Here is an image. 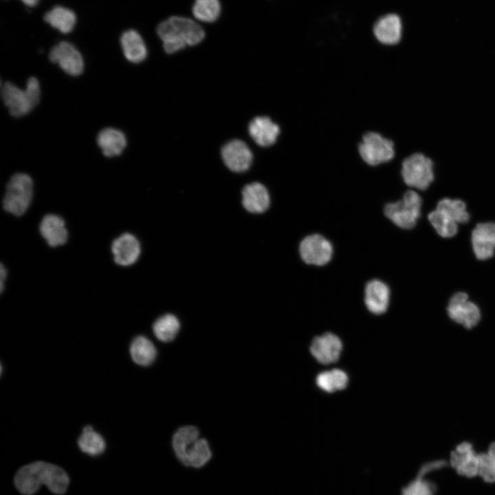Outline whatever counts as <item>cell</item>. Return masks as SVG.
<instances>
[{
	"instance_id": "37",
	"label": "cell",
	"mask_w": 495,
	"mask_h": 495,
	"mask_svg": "<svg viewBox=\"0 0 495 495\" xmlns=\"http://www.w3.org/2000/svg\"><path fill=\"white\" fill-rule=\"evenodd\" d=\"M40 0H21V1L26 6L30 7L35 6L38 4Z\"/></svg>"
},
{
	"instance_id": "34",
	"label": "cell",
	"mask_w": 495,
	"mask_h": 495,
	"mask_svg": "<svg viewBox=\"0 0 495 495\" xmlns=\"http://www.w3.org/2000/svg\"><path fill=\"white\" fill-rule=\"evenodd\" d=\"M446 464V461L443 460L427 463L421 468L417 476L424 477L429 472L445 467Z\"/></svg>"
},
{
	"instance_id": "21",
	"label": "cell",
	"mask_w": 495,
	"mask_h": 495,
	"mask_svg": "<svg viewBox=\"0 0 495 495\" xmlns=\"http://www.w3.org/2000/svg\"><path fill=\"white\" fill-rule=\"evenodd\" d=\"M39 231L47 244L57 247L65 244L68 233L63 218L54 214L45 215L39 225Z\"/></svg>"
},
{
	"instance_id": "8",
	"label": "cell",
	"mask_w": 495,
	"mask_h": 495,
	"mask_svg": "<svg viewBox=\"0 0 495 495\" xmlns=\"http://www.w3.org/2000/svg\"><path fill=\"white\" fill-rule=\"evenodd\" d=\"M33 181L26 173L12 175L7 184L3 199L4 210L15 216H21L29 208L33 197Z\"/></svg>"
},
{
	"instance_id": "30",
	"label": "cell",
	"mask_w": 495,
	"mask_h": 495,
	"mask_svg": "<svg viewBox=\"0 0 495 495\" xmlns=\"http://www.w3.org/2000/svg\"><path fill=\"white\" fill-rule=\"evenodd\" d=\"M221 10L219 0H195L192 8L194 17L205 23L214 22L219 17Z\"/></svg>"
},
{
	"instance_id": "6",
	"label": "cell",
	"mask_w": 495,
	"mask_h": 495,
	"mask_svg": "<svg viewBox=\"0 0 495 495\" xmlns=\"http://www.w3.org/2000/svg\"><path fill=\"white\" fill-rule=\"evenodd\" d=\"M360 159L370 167L390 163L396 157L394 141L375 131L366 132L358 144Z\"/></svg>"
},
{
	"instance_id": "9",
	"label": "cell",
	"mask_w": 495,
	"mask_h": 495,
	"mask_svg": "<svg viewBox=\"0 0 495 495\" xmlns=\"http://www.w3.org/2000/svg\"><path fill=\"white\" fill-rule=\"evenodd\" d=\"M371 32L375 41L380 45L388 47H395L404 39V22L397 12H386L375 19Z\"/></svg>"
},
{
	"instance_id": "25",
	"label": "cell",
	"mask_w": 495,
	"mask_h": 495,
	"mask_svg": "<svg viewBox=\"0 0 495 495\" xmlns=\"http://www.w3.org/2000/svg\"><path fill=\"white\" fill-rule=\"evenodd\" d=\"M44 20L60 32L67 34L74 28L76 16L67 8L56 6L45 14Z\"/></svg>"
},
{
	"instance_id": "31",
	"label": "cell",
	"mask_w": 495,
	"mask_h": 495,
	"mask_svg": "<svg viewBox=\"0 0 495 495\" xmlns=\"http://www.w3.org/2000/svg\"><path fill=\"white\" fill-rule=\"evenodd\" d=\"M436 208L450 214L458 224L466 223L470 219L465 204L461 199H441Z\"/></svg>"
},
{
	"instance_id": "2",
	"label": "cell",
	"mask_w": 495,
	"mask_h": 495,
	"mask_svg": "<svg viewBox=\"0 0 495 495\" xmlns=\"http://www.w3.org/2000/svg\"><path fill=\"white\" fill-rule=\"evenodd\" d=\"M170 445L177 460L186 468L201 469L213 457L209 441L200 437L199 429L194 426L178 428L172 436Z\"/></svg>"
},
{
	"instance_id": "15",
	"label": "cell",
	"mask_w": 495,
	"mask_h": 495,
	"mask_svg": "<svg viewBox=\"0 0 495 495\" xmlns=\"http://www.w3.org/2000/svg\"><path fill=\"white\" fill-rule=\"evenodd\" d=\"M390 289L383 280L373 278L368 280L364 289V302L366 309L372 314L381 315L388 309Z\"/></svg>"
},
{
	"instance_id": "18",
	"label": "cell",
	"mask_w": 495,
	"mask_h": 495,
	"mask_svg": "<svg viewBox=\"0 0 495 495\" xmlns=\"http://www.w3.org/2000/svg\"><path fill=\"white\" fill-rule=\"evenodd\" d=\"M450 462L451 466L461 476L472 478L478 475V456L469 442L459 444L451 452Z\"/></svg>"
},
{
	"instance_id": "33",
	"label": "cell",
	"mask_w": 495,
	"mask_h": 495,
	"mask_svg": "<svg viewBox=\"0 0 495 495\" xmlns=\"http://www.w3.org/2000/svg\"><path fill=\"white\" fill-rule=\"evenodd\" d=\"M478 456L479 475L485 482H495V463L487 453H481Z\"/></svg>"
},
{
	"instance_id": "13",
	"label": "cell",
	"mask_w": 495,
	"mask_h": 495,
	"mask_svg": "<svg viewBox=\"0 0 495 495\" xmlns=\"http://www.w3.org/2000/svg\"><path fill=\"white\" fill-rule=\"evenodd\" d=\"M221 157L226 166L232 171L242 173L251 166L253 155L248 146L242 140H232L221 148Z\"/></svg>"
},
{
	"instance_id": "1",
	"label": "cell",
	"mask_w": 495,
	"mask_h": 495,
	"mask_svg": "<svg viewBox=\"0 0 495 495\" xmlns=\"http://www.w3.org/2000/svg\"><path fill=\"white\" fill-rule=\"evenodd\" d=\"M14 485L23 495L35 494L45 485L54 494L65 493L69 484L66 472L58 465L45 461H35L21 467L14 478Z\"/></svg>"
},
{
	"instance_id": "26",
	"label": "cell",
	"mask_w": 495,
	"mask_h": 495,
	"mask_svg": "<svg viewBox=\"0 0 495 495\" xmlns=\"http://www.w3.org/2000/svg\"><path fill=\"white\" fill-rule=\"evenodd\" d=\"M180 329L179 319L172 314H166L159 317L153 324L155 337L163 342L173 340Z\"/></svg>"
},
{
	"instance_id": "16",
	"label": "cell",
	"mask_w": 495,
	"mask_h": 495,
	"mask_svg": "<svg viewBox=\"0 0 495 495\" xmlns=\"http://www.w3.org/2000/svg\"><path fill=\"white\" fill-rule=\"evenodd\" d=\"M241 204L244 210L254 214H263L271 204L268 189L264 184L254 182L245 185L241 191Z\"/></svg>"
},
{
	"instance_id": "28",
	"label": "cell",
	"mask_w": 495,
	"mask_h": 495,
	"mask_svg": "<svg viewBox=\"0 0 495 495\" xmlns=\"http://www.w3.org/2000/svg\"><path fill=\"white\" fill-rule=\"evenodd\" d=\"M428 217L439 236L449 238L456 234L458 223L450 214L436 208L429 213Z\"/></svg>"
},
{
	"instance_id": "19",
	"label": "cell",
	"mask_w": 495,
	"mask_h": 495,
	"mask_svg": "<svg viewBox=\"0 0 495 495\" xmlns=\"http://www.w3.org/2000/svg\"><path fill=\"white\" fill-rule=\"evenodd\" d=\"M473 251L479 260L491 258L495 250V223H478L471 236Z\"/></svg>"
},
{
	"instance_id": "23",
	"label": "cell",
	"mask_w": 495,
	"mask_h": 495,
	"mask_svg": "<svg viewBox=\"0 0 495 495\" xmlns=\"http://www.w3.org/2000/svg\"><path fill=\"white\" fill-rule=\"evenodd\" d=\"M121 47L125 58L133 63L142 62L147 56V48L140 34L134 30L123 32Z\"/></svg>"
},
{
	"instance_id": "7",
	"label": "cell",
	"mask_w": 495,
	"mask_h": 495,
	"mask_svg": "<svg viewBox=\"0 0 495 495\" xmlns=\"http://www.w3.org/2000/svg\"><path fill=\"white\" fill-rule=\"evenodd\" d=\"M422 198L417 190H406L402 198L387 203L384 208L385 217L397 227L410 230L413 228L421 214Z\"/></svg>"
},
{
	"instance_id": "14",
	"label": "cell",
	"mask_w": 495,
	"mask_h": 495,
	"mask_svg": "<svg viewBox=\"0 0 495 495\" xmlns=\"http://www.w3.org/2000/svg\"><path fill=\"white\" fill-rule=\"evenodd\" d=\"M342 349L341 340L329 332L315 337L310 344L311 355L322 364H329L338 361Z\"/></svg>"
},
{
	"instance_id": "35",
	"label": "cell",
	"mask_w": 495,
	"mask_h": 495,
	"mask_svg": "<svg viewBox=\"0 0 495 495\" xmlns=\"http://www.w3.org/2000/svg\"><path fill=\"white\" fill-rule=\"evenodd\" d=\"M7 270L3 264L1 265L0 279H1V292L3 290L4 282L6 280Z\"/></svg>"
},
{
	"instance_id": "12",
	"label": "cell",
	"mask_w": 495,
	"mask_h": 495,
	"mask_svg": "<svg viewBox=\"0 0 495 495\" xmlns=\"http://www.w3.org/2000/svg\"><path fill=\"white\" fill-rule=\"evenodd\" d=\"M49 58L69 76H77L83 72L84 61L81 54L67 41L55 45L50 52Z\"/></svg>"
},
{
	"instance_id": "5",
	"label": "cell",
	"mask_w": 495,
	"mask_h": 495,
	"mask_svg": "<svg viewBox=\"0 0 495 495\" xmlns=\"http://www.w3.org/2000/svg\"><path fill=\"white\" fill-rule=\"evenodd\" d=\"M41 87L38 79L34 76L28 78L24 89L11 82L1 85V97L10 113L14 117L28 114L38 103Z\"/></svg>"
},
{
	"instance_id": "11",
	"label": "cell",
	"mask_w": 495,
	"mask_h": 495,
	"mask_svg": "<svg viewBox=\"0 0 495 495\" xmlns=\"http://www.w3.org/2000/svg\"><path fill=\"white\" fill-rule=\"evenodd\" d=\"M447 312L452 320L467 329L476 325L481 318L478 307L469 300L468 296L464 292H457L451 297Z\"/></svg>"
},
{
	"instance_id": "3",
	"label": "cell",
	"mask_w": 495,
	"mask_h": 495,
	"mask_svg": "<svg viewBox=\"0 0 495 495\" xmlns=\"http://www.w3.org/2000/svg\"><path fill=\"white\" fill-rule=\"evenodd\" d=\"M157 34L164 51L173 54L201 43L205 37L202 27L194 20L179 16H170L157 27Z\"/></svg>"
},
{
	"instance_id": "36",
	"label": "cell",
	"mask_w": 495,
	"mask_h": 495,
	"mask_svg": "<svg viewBox=\"0 0 495 495\" xmlns=\"http://www.w3.org/2000/svg\"><path fill=\"white\" fill-rule=\"evenodd\" d=\"M487 454L495 463V442H493L489 446Z\"/></svg>"
},
{
	"instance_id": "10",
	"label": "cell",
	"mask_w": 495,
	"mask_h": 495,
	"mask_svg": "<svg viewBox=\"0 0 495 495\" xmlns=\"http://www.w3.org/2000/svg\"><path fill=\"white\" fill-rule=\"evenodd\" d=\"M298 252L301 260L307 265L321 267L332 259L333 247L324 236L313 233L300 241Z\"/></svg>"
},
{
	"instance_id": "20",
	"label": "cell",
	"mask_w": 495,
	"mask_h": 495,
	"mask_svg": "<svg viewBox=\"0 0 495 495\" xmlns=\"http://www.w3.org/2000/svg\"><path fill=\"white\" fill-rule=\"evenodd\" d=\"M114 261L121 266L135 263L141 254L138 239L131 233H124L117 237L111 244Z\"/></svg>"
},
{
	"instance_id": "29",
	"label": "cell",
	"mask_w": 495,
	"mask_h": 495,
	"mask_svg": "<svg viewBox=\"0 0 495 495\" xmlns=\"http://www.w3.org/2000/svg\"><path fill=\"white\" fill-rule=\"evenodd\" d=\"M78 444L83 452L91 456H98L105 450V441L103 437L90 426L83 428L78 438Z\"/></svg>"
},
{
	"instance_id": "17",
	"label": "cell",
	"mask_w": 495,
	"mask_h": 495,
	"mask_svg": "<svg viewBox=\"0 0 495 495\" xmlns=\"http://www.w3.org/2000/svg\"><path fill=\"white\" fill-rule=\"evenodd\" d=\"M248 131L258 145L269 147L277 142L281 134V127L269 116H261L254 118L250 122Z\"/></svg>"
},
{
	"instance_id": "4",
	"label": "cell",
	"mask_w": 495,
	"mask_h": 495,
	"mask_svg": "<svg viewBox=\"0 0 495 495\" xmlns=\"http://www.w3.org/2000/svg\"><path fill=\"white\" fill-rule=\"evenodd\" d=\"M435 168L432 157L422 152H414L402 160L401 179L410 189L424 191L434 182Z\"/></svg>"
},
{
	"instance_id": "22",
	"label": "cell",
	"mask_w": 495,
	"mask_h": 495,
	"mask_svg": "<svg viewBox=\"0 0 495 495\" xmlns=\"http://www.w3.org/2000/svg\"><path fill=\"white\" fill-rule=\"evenodd\" d=\"M126 142L124 133L115 128H105L97 136V144L107 157L120 155L126 148Z\"/></svg>"
},
{
	"instance_id": "24",
	"label": "cell",
	"mask_w": 495,
	"mask_h": 495,
	"mask_svg": "<svg viewBox=\"0 0 495 495\" xmlns=\"http://www.w3.org/2000/svg\"><path fill=\"white\" fill-rule=\"evenodd\" d=\"M132 360L138 365L147 366L151 364L157 355L153 343L143 336H137L130 346Z\"/></svg>"
},
{
	"instance_id": "27",
	"label": "cell",
	"mask_w": 495,
	"mask_h": 495,
	"mask_svg": "<svg viewBox=\"0 0 495 495\" xmlns=\"http://www.w3.org/2000/svg\"><path fill=\"white\" fill-rule=\"evenodd\" d=\"M346 373L339 368L320 373L316 379L317 386L327 393H333L344 389L348 384Z\"/></svg>"
},
{
	"instance_id": "32",
	"label": "cell",
	"mask_w": 495,
	"mask_h": 495,
	"mask_svg": "<svg viewBox=\"0 0 495 495\" xmlns=\"http://www.w3.org/2000/svg\"><path fill=\"white\" fill-rule=\"evenodd\" d=\"M434 485L424 479V477L417 476L411 483L403 488L402 495H433Z\"/></svg>"
}]
</instances>
